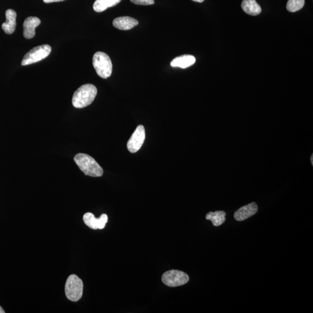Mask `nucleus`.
I'll return each instance as SVG.
<instances>
[{
  "label": "nucleus",
  "instance_id": "1",
  "mask_svg": "<svg viewBox=\"0 0 313 313\" xmlns=\"http://www.w3.org/2000/svg\"><path fill=\"white\" fill-rule=\"evenodd\" d=\"M97 92L98 91L95 85L91 84L82 85L74 93L72 104L77 109L87 107L94 100Z\"/></svg>",
  "mask_w": 313,
  "mask_h": 313
},
{
  "label": "nucleus",
  "instance_id": "2",
  "mask_svg": "<svg viewBox=\"0 0 313 313\" xmlns=\"http://www.w3.org/2000/svg\"><path fill=\"white\" fill-rule=\"evenodd\" d=\"M74 161L77 166L83 172L85 175L92 177H100L103 174V170L94 158L84 153H78L74 158Z\"/></svg>",
  "mask_w": 313,
  "mask_h": 313
},
{
  "label": "nucleus",
  "instance_id": "3",
  "mask_svg": "<svg viewBox=\"0 0 313 313\" xmlns=\"http://www.w3.org/2000/svg\"><path fill=\"white\" fill-rule=\"evenodd\" d=\"M93 66L99 77L107 78L110 77L113 70V64L110 57L106 53L97 52L92 59Z\"/></svg>",
  "mask_w": 313,
  "mask_h": 313
},
{
  "label": "nucleus",
  "instance_id": "4",
  "mask_svg": "<svg viewBox=\"0 0 313 313\" xmlns=\"http://www.w3.org/2000/svg\"><path fill=\"white\" fill-rule=\"evenodd\" d=\"M83 282L77 275H71L67 278L65 294L68 300L72 302L80 300L83 294Z\"/></svg>",
  "mask_w": 313,
  "mask_h": 313
},
{
  "label": "nucleus",
  "instance_id": "5",
  "mask_svg": "<svg viewBox=\"0 0 313 313\" xmlns=\"http://www.w3.org/2000/svg\"><path fill=\"white\" fill-rule=\"evenodd\" d=\"M51 50V46L47 44L35 46L24 55L21 61V65H29L44 59L49 56Z\"/></svg>",
  "mask_w": 313,
  "mask_h": 313
},
{
  "label": "nucleus",
  "instance_id": "6",
  "mask_svg": "<svg viewBox=\"0 0 313 313\" xmlns=\"http://www.w3.org/2000/svg\"><path fill=\"white\" fill-rule=\"evenodd\" d=\"M162 282L170 287H176L185 285L189 281V277L186 273L172 270L164 273L162 276Z\"/></svg>",
  "mask_w": 313,
  "mask_h": 313
},
{
  "label": "nucleus",
  "instance_id": "7",
  "mask_svg": "<svg viewBox=\"0 0 313 313\" xmlns=\"http://www.w3.org/2000/svg\"><path fill=\"white\" fill-rule=\"evenodd\" d=\"M146 138L145 127L140 125L133 133L127 143V148L129 152L135 153L141 148Z\"/></svg>",
  "mask_w": 313,
  "mask_h": 313
},
{
  "label": "nucleus",
  "instance_id": "8",
  "mask_svg": "<svg viewBox=\"0 0 313 313\" xmlns=\"http://www.w3.org/2000/svg\"><path fill=\"white\" fill-rule=\"evenodd\" d=\"M83 221L89 228L93 230L103 229L108 221V217L106 214H104L97 219L91 212H87L84 215Z\"/></svg>",
  "mask_w": 313,
  "mask_h": 313
},
{
  "label": "nucleus",
  "instance_id": "9",
  "mask_svg": "<svg viewBox=\"0 0 313 313\" xmlns=\"http://www.w3.org/2000/svg\"><path fill=\"white\" fill-rule=\"evenodd\" d=\"M258 210L257 204L255 203H252L240 208L235 212L234 218L237 221H243L256 214Z\"/></svg>",
  "mask_w": 313,
  "mask_h": 313
},
{
  "label": "nucleus",
  "instance_id": "10",
  "mask_svg": "<svg viewBox=\"0 0 313 313\" xmlns=\"http://www.w3.org/2000/svg\"><path fill=\"white\" fill-rule=\"evenodd\" d=\"M41 23L37 17L30 16L24 20L23 23V36L25 38H33L35 35V28Z\"/></svg>",
  "mask_w": 313,
  "mask_h": 313
},
{
  "label": "nucleus",
  "instance_id": "11",
  "mask_svg": "<svg viewBox=\"0 0 313 313\" xmlns=\"http://www.w3.org/2000/svg\"><path fill=\"white\" fill-rule=\"evenodd\" d=\"M17 14L15 10L9 9L6 10V21L2 24L3 31L7 34H11L15 31Z\"/></svg>",
  "mask_w": 313,
  "mask_h": 313
},
{
  "label": "nucleus",
  "instance_id": "12",
  "mask_svg": "<svg viewBox=\"0 0 313 313\" xmlns=\"http://www.w3.org/2000/svg\"><path fill=\"white\" fill-rule=\"evenodd\" d=\"M139 24L138 20L129 16H121L114 19L113 24L114 27L121 30L132 29Z\"/></svg>",
  "mask_w": 313,
  "mask_h": 313
},
{
  "label": "nucleus",
  "instance_id": "13",
  "mask_svg": "<svg viewBox=\"0 0 313 313\" xmlns=\"http://www.w3.org/2000/svg\"><path fill=\"white\" fill-rule=\"evenodd\" d=\"M195 57L190 55H184L175 57L171 62V66L186 69L193 65L196 62Z\"/></svg>",
  "mask_w": 313,
  "mask_h": 313
},
{
  "label": "nucleus",
  "instance_id": "14",
  "mask_svg": "<svg viewBox=\"0 0 313 313\" xmlns=\"http://www.w3.org/2000/svg\"><path fill=\"white\" fill-rule=\"evenodd\" d=\"M242 8L245 12L252 16L260 15L262 8L255 0H243Z\"/></svg>",
  "mask_w": 313,
  "mask_h": 313
},
{
  "label": "nucleus",
  "instance_id": "15",
  "mask_svg": "<svg viewBox=\"0 0 313 313\" xmlns=\"http://www.w3.org/2000/svg\"><path fill=\"white\" fill-rule=\"evenodd\" d=\"M226 214L225 211L210 212L206 215L207 220L211 221L214 226L222 225L226 221Z\"/></svg>",
  "mask_w": 313,
  "mask_h": 313
},
{
  "label": "nucleus",
  "instance_id": "16",
  "mask_svg": "<svg viewBox=\"0 0 313 313\" xmlns=\"http://www.w3.org/2000/svg\"><path fill=\"white\" fill-rule=\"evenodd\" d=\"M121 0H96L93 5V8L95 12H102L110 7L118 4Z\"/></svg>",
  "mask_w": 313,
  "mask_h": 313
},
{
  "label": "nucleus",
  "instance_id": "17",
  "mask_svg": "<svg viewBox=\"0 0 313 313\" xmlns=\"http://www.w3.org/2000/svg\"><path fill=\"white\" fill-rule=\"evenodd\" d=\"M305 0H289L287 2V9L291 12H296L303 8Z\"/></svg>",
  "mask_w": 313,
  "mask_h": 313
},
{
  "label": "nucleus",
  "instance_id": "18",
  "mask_svg": "<svg viewBox=\"0 0 313 313\" xmlns=\"http://www.w3.org/2000/svg\"><path fill=\"white\" fill-rule=\"evenodd\" d=\"M130 1L136 5H149L154 3V0H130Z\"/></svg>",
  "mask_w": 313,
  "mask_h": 313
},
{
  "label": "nucleus",
  "instance_id": "19",
  "mask_svg": "<svg viewBox=\"0 0 313 313\" xmlns=\"http://www.w3.org/2000/svg\"><path fill=\"white\" fill-rule=\"evenodd\" d=\"M64 1V0H43L45 3H52V2H60Z\"/></svg>",
  "mask_w": 313,
  "mask_h": 313
},
{
  "label": "nucleus",
  "instance_id": "20",
  "mask_svg": "<svg viewBox=\"0 0 313 313\" xmlns=\"http://www.w3.org/2000/svg\"><path fill=\"white\" fill-rule=\"evenodd\" d=\"M193 1L197 2H203L204 0H193Z\"/></svg>",
  "mask_w": 313,
  "mask_h": 313
},
{
  "label": "nucleus",
  "instance_id": "21",
  "mask_svg": "<svg viewBox=\"0 0 313 313\" xmlns=\"http://www.w3.org/2000/svg\"><path fill=\"white\" fill-rule=\"evenodd\" d=\"M0 313H5L4 311L3 310V309L0 307Z\"/></svg>",
  "mask_w": 313,
  "mask_h": 313
},
{
  "label": "nucleus",
  "instance_id": "22",
  "mask_svg": "<svg viewBox=\"0 0 313 313\" xmlns=\"http://www.w3.org/2000/svg\"><path fill=\"white\" fill-rule=\"evenodd\" d=\"M313 155L311 157V162H312V164L313 165Z\"/></svg>",
  "mask_w": 313,
  "mask_h": 313
}]
</instances>
